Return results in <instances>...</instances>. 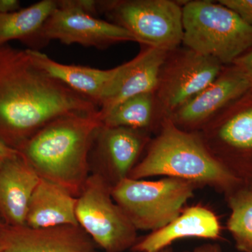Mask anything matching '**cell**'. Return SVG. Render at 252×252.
<instances>
[{
  "label": "cell",
  "mask_w": 252,
  "mask_h": 252,
  "mask_svg": "<svg viewBox=\"0 0 252 252\" xmlns=\"http://www.w3.org/2000/svg\"><path fill=\"white\" fill-rule=\"evenodd\" d=\"M2 252H98L79 225L45 228L6 225L0 236Z\"/></svg>",
  "instance_id": "5bb4252c"
},
{
  "label": "cell",
  "mask_w": 252,
  "mask_h": 252,
  "mask_svg": "<svg viewBox=\"0 0 252 252\" xmlns=\"http://www.w3.org/2000/svg\"><path fill=\"white\" fill-rule=\"evenodd\" d=\"M3 249H4V246H3L2 244L0 243V252H2Z\"/></svg>",
  "instance_id": "4dcf8cb0"
},
{
  "label": "cell",
  "mask_w": 252,
  "mask_h": 252,
  "mask_svg": "<svg viewBox=\"0 0 252 252\" xmlns=\"http://www.w3.org/2000/svg\"><path fill=\"white\" fill-rule=\"evenodd\" d=\"M57 8L72 10L98 18L102 14L101 0H56Z\"/></svg>",
  "instance_id": "7402d4cb"
},
{
  "label": "cell",
  "mask_w": 252,
  "mask_h": 252,
  "mask_svg": "<svg viewBox=\"0 0 252 252\" xmlns=\"http://www.w3.org/2000/svg\"><path fill=\"white\" fill-rule=\"evenodd\" d=\"M183 3L173 0H101L102 14L142 46L170 51L183 40Z\"/></svg>",
  "instance_id": "8992f818"
},
{
  "label": "cell",
  "mask_w": 252,
  "mask_h": 252,
  "mask_svg": "<svg viewBox=\"0 0 252 252\" xmlns=\"http://www.w3.org/2000/svg\"><path fill=\"white\" fill-rule=\"evenodd\" d=\"M18 152L17 150L10 148V147L0 142V160L6 158L11 157V156H14Z\"/></svg>",
  "instance_id": "4316f807"
},
{
  "label": "cell",
  "mask_w": 252,
  "mask_h": 252,
  "mask_svg": "<svg viewBox=\"0 0 252 252\" xmlns=\"http://www.w3.org/2000/svg\"><path fill=\"white\" fill-rule=\"evenodd\" d=\"M214 157L242 182L252 173V91L199 132Z\"/></svg>",
  "instance_id": "ba28073f"
},
{
  "label": "cell",
  "mask_w": 252,
  "mask_h": 252,
  "mask_svg": "<svg viewBox=\"0 0 252 252\" xmlns=\"http://www.w3.org/2000/svg\"><path fill=\"white\" fill-rule=\"evenodd\" d=\"M192 252H222V250L218 244L206 243L197 247Z\"/></svg>",
  "instance_id": "484cf974"
},
{
  "label": "cell",
  "mask_w": 252,
  "mask_h": 252,
  "mask_svg": "<svg viewBox=\"0 0 252 252\" xmlns=\"http://www.w3.org/2000/svg\"><path fill=\"white\" fill-rule=\"evenodd\" d=\"M198 189L191 182L171 177L127 178L113 187L112 195L136 229L152 232L175 220Z\"/></svg>",
  "instance_id": "5b68a950"
},
{
  "label": "cell",
  "mask_w": 252,
  "mask_h": 252,
  "mask_svg": "<svg viewBox=\"0 0 252 252\" xmlns=\"http://www.w3.org/2000/svg\"><path fill=\"white\" fill-rule=\"evenodd\" d=\"M99 107L32 61L27 49L0 46V142L19 150L49 123Z\"/></svg>",
  "instance_id": "6da1fadb"
},
{
  "label": "cell",
  "mask_w": 252,
  "mask_h": 252,
  "mask_svg": "<svg viewBox=\"0 0 252 252\" xmlns=\"http://www.w3.org/2000/svg\"><path fill=\"white\" fill-rule=\"evenodd\" d=\"M21 4L18 0H0V14L18 11L21 9Z\"/></svg>",
  "instance_id": "d4e9b609"
},
{
  "label": "cell",
  "mask_w": 252,
  "mask_h": 252,
  "mask_svg": "<svg viewBox=\"0 0 252 252\" xmlns=\"http://www.w3.org/2000/svg\"><path fill=\"white\" fill-rule=\"evenodd\" d=\"M224 65L184 46L167 53L155 91L162 115L170 119L220 75Z\"/></svg>",
  "instance_id": "9c48e42d"
},
{
  "label": "cell",
  "mask_w": 252,
  "mask_h": 252,
  "mask_svg": "<svg viewBox=\"0 0 252 252\" xmlns=\"http://www.w3.org/2000/svg\"><path fill=\"white\" fill-rule=\"evenodd\" d=\"M52 40L97 49H107L119 43L137 42L130 32L110 21L59 8L46 20L39 36L42 48Z\"/></svg>",
  "instance_id": "8fae6325"
},
{
  "label": "cell",
  "mask_w": 252,
  "mask_h": 252,
  "mask_svg": "<svg viewBox=\"0 0 252 252\" xmlns=\"http://www.w3.org/2000/svg\"><path fill=\"white\" fill-rule=\"evenodd\" d=\"M220 3L233 10L252 25V0H220Z\"/></svg>",
  "instance_id": "603a6c76"
},
{
  "label": "cell",
  "mask_w": 252,
  "mask_h": 252,
  "mask_svg": "<svg viewBox=\"0 0 252 252\" xmlns=\"http://www.w3.org/2000/svg\"><path fill=\"white\" fill-rule=\"evenodd\" d=\"M152 139L143 131L101 125L89 152L91 173L100 176L113 188L128 178Z\"/></svg>",
  "instance_id": "30bf717a"
},
{
  "label": "cell",
  "mask_w": 252,
  "mask_h": 252,
  "mask_svg": "<svg viewBox=\"0 0 252 252\" xmlns=\"http://www.w3.org/2000/svg\"><path fill=\"white\" fill-rule=\"evenodd\" d=\"M230 210L227 228L241 252H252V190L245 185L225 195Z\"/></svg>",
  "instance_id": "44dd1931"
},
{
  "label": "cell",
  "mask_w": 252,
  "mask_h": 252,
  "mask_svg": "<svg viewBox=\"0 0 252 252\" xmlns=\"http://www.w3.org/2000/svg\"><path fill=\"white\" fill-rule=\"evenodd\" d=\"M144 154L128 178L180 179L200 188L210 187L224 196L243 185L242 180L212 156L199 132L182 130L170 119L164 121Z\"/></svg>",
  "instance_id": "3957f363"
},
{
  "label": "cell",
  "mask_w": 252,
  "mask_h": 252,
  "mask_svg": "<svg viewBox=\"0 0 252 252\" xmlns=\"http://www.w3.org/2000/svg\"><path fill=\"white\" fill-rule=\"evenodd\" d=\"M4 220H2L1 217H0V236H1V233H2L3 230H4L5 227H6Z\"/></svg>",
  "instance_id": "f1b7e54d"
},
{
  "label": "cell",
  "mask_w": 252,
  "mask_h": 252,
  "mask_svg": "<svg viewBox=\"0 0 252 252\" xmlns=\"http://www.w3.org/2000/svg\"><path fill=\"white\" fill-rule=\"evenodd\" d=\"M251 90L248 78L234 64L225 65L220 75L198 95L170 117L179 128L200 132L232 102Z\"/></svg>",
  "instance_id": "7c38bea8"
},
{
  "label": "cell",
  "mask_w": 252,
  "mask_h": 252,
  "mask_svg": "<svg viewBox=\"0 0 252 252\" xmlns=\"http://www.w3.org/2000/svg\"><path fill=\"white\" fill-rule=\"evenodd\" d=\"M137 56L119 66L99 106V119L126 99L155 93L159 74L169 51L143 46Z\"/></svg>",
  "instance_id": "4fadbf2b"
},
{
  "label": "cell",
  "mask_w": 252,
  "mask_h": 252,
  "mask_svg": "<svg viewBox=\"0 0 252 252\" xmlns=\"http://www.w3.org/2000/svg\"><path fill=\"white\" fill-rule=\"evenodd\" d=\"M112 190L102 177L91 173L77 197L76 216L96 246L105 252H124L137 243L138 230L114 201Z\"/></svg>",
  "instance_id": "52a82bcc"
},
{
  "label": "cell",
  "mask_w": 252,
  "mask_h": 252,
  "mask_svg": "<svg viewBox=\"0 0 252 252\" xmlns=\"http://www.w3.org/2000/svg\"><path fill=\"white\" fill-rule=\"evenodd\" d=\"M155 93L137 94L118 104L100 119L105 127H125L156 135L164 121Z\"/></svg>",
  "instance_id": "ffe728a7"
},
{
  "label": "cell",
  "mask_w": 252,
  "mask_h": 252,
  "mask_svg": "<svg viewBox=\"0 0 252 252\" xmlns=\"http://www.w3.org/2000/svg\"><path fill=\"white\" fill-rule=\"evenodd\" d=\"M221 230L220 219L215 212L207 206L194 205L184 208L168 224L138 238L131 250L133 252H158L184 238L220 240Z\"/></svg>",
  "instance_id": "2e32d148"
},
{
  "label": "cell",
  "mask_w": 252,
  "mask_h": 252,
  "mask_svg": "<svg viewBox=\"0 0 252 252\" xmlns=\"http://www.w3.org/2000/svg\"><path fill=\"white\" fill-rule=\"evenodd\" d=\"M244 185L252 190V173L243 181Z\"/></svg>",
  "instance_id": "83f0119b"
},
{
  "label": "cell",
  "mask_w": 252,
  "mask_h": 252,
  "mask_svg": "<svg viewBox=\"0 0 252 252\" xmlns=\"http://www.w3.org/2000/svg\"><path fill=\"white\" fill-rule=\"evenodd\" d=\"M40 179L19 152L0 160V217L5 224L26 225L32 195Z\"/></svg>",
  "instance_id": "9a60e30c"
},
{
  "label": "cell",
  "mask_w": 252,
  "mask_h": 252,
  "mask_svg": "<svg viewBox=\"0 0 252 252\" xmlns=\"http://www.w3.org/2000/svg\"><path fill=\"white\" fill-rule=\"evenodd\" d=\"M76 203L77 197L65 189L41 178L32 195L26 225L32 228L79 225Z\"/></svg>",
  "instance_id": "e0dca14e"
},
{
  "label": "cell",
  "mask_w": 252,
  "mask_h": 252,
  "mask_svg": "<svg viewBox=\"0 0 252 252\" xmlns=\"http://www.w3.org/2000/svg\"><path fill=\"white\" fill-rule=\"evenodd\" d=\"M233 64L238 66L248 78L252 91V48L235 60Z\"/></svg>",
  "instance_id": "cb8c5ba5"
},
{
  "label": "cell",
  "mask_w": 252,
  "mask_h": 252,
  "mask_svg": "<svg viewBox=\"0 0 252 252\" xmlns=\"http://www.w3.org/2000/svg\"><path fill=\"white\" fill-rule=\"evenodd\" d=\"M32 61L51 77L85 96L99 106L101 99L119 66L109 69H99L87 66L66 64L56 62L40 51L27 49Z\"/></svg>",
  "instance_id": "ac0fdd59"
},
{
  "label": "cell",
  "mask_w": 252,
  "mask_h": 252,
  "mask_svg": "<svg viewBox=\"0 0 252 252\" xmlns=\"http://www.w3.org/2000/svg\"><path fill=\"white\" fill-rule=\"evenodd\" d=\"M101 125L98 113L64 116L44 126L18 152L40 178L77 197L91 175L89 152Z\"/></svg>",
  "instance_id": "7a4b0ae2"
},
{
  "label": "cell",
  "mask_w": 252,
  "mask_h": 252,
  "mask_svg": "<svg viewBox=\"0 0 252 252\" xmlns=\"http://www.w3.org/2000/svg\"><path fill=\"white\" fill-rule=\"evenodd\" d=\"M183 40L186 47L217 60L223 65L252 48V25L220 1H184Z\"/></svg>",
  "instance_id": "277c9868"
},
{
  "label": "cell",
  "mask_w": 252,
  "mask_h": 252,
  "mask_svg": "<svg viewBox=\"0 0 252 252\" xmlns=\"http://www.w3.org/2000/svg\"><path fill=\"white\" fill-rule=\"evenodd\" d=\"M158 252H173V250H172V247H168V248H166L163 249V250H160Z\"/></svg>",
  "instance_id": "f546056e"
},
{
  "label": "cell",
  "mask_w": 252,
  "mask_h": 252,
  "mask_svg": "<svg viewBox=\"0 0 252 252\" xmlns=\"http://www.w3.org/2000/svg\"><path fill=\"white\" fill-rule=\"evenodd\" d=\"M57 9L56 0H42L14 12L0 14V46L18 40L39 51V36L46 20Z\"/></svg>",
  "instance_id": "d6986e66"
}]
</instances>
